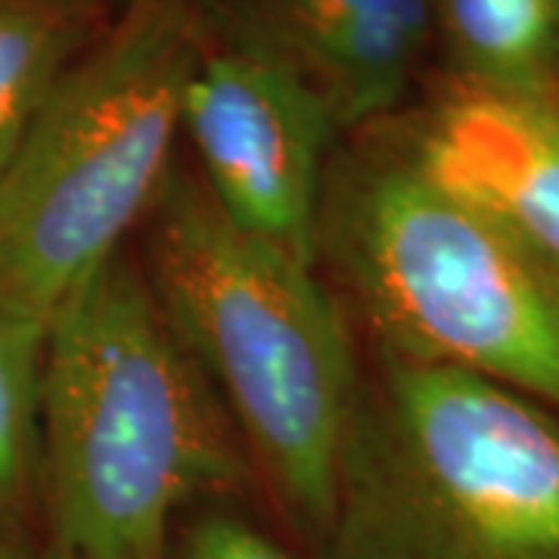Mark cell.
<instances>
[{
    "instance_id": "obj_1",
    "label": "cell",
    "mask_w": 559,
    "mask_h": 559,
    "mask_svg": "<svg viewBox=\"0 0 559 559\" xmlns=\"http://www.w3.org/2000/svg\"><path fill=\"white\" fill-rule=\"evenodd\" d=\"M252 466L209 382L119 252L44 333L40 488L62 559H171L180 516Z\"/></svg>"
},
{
    "instance_id": "obj_2",
    "label": "cell",
    "mask_w": 559,
    "mask_h": 559,
    "mask_svg": "<svg viewBox=\"0 0 559 559\" xmlns=\"http://www.w3.org/2000/svg\"><path fill=\"white\" fill-rule=\"evenodd\" d=\"M330 168L318 271L377 358L451 367L559 411V264L436 180L407 131H360Z\"/></svg>"
},
{
    "instance_id": "obj_3",
    "label": "cell",
    "mask_w": 559,
    "mask_h": 559,
    "mask_svg": "<svg viewBox=\"0 0 559 559\" xmlns=\"http://www.w3.org/2000/svg\"><path fill=\"white\" fill-rule=\"evenodd\" d=\"M138 261L249 466L320 540L364 377L336 293L318 264L240 230L178 168L143 218Z\"/></svg>"
},
{
    "instance_id": "obj_4",
    "label": "cell",
    "mask_w": 559,
    "mask_h": 559,
    "mask_svg": "<svg viewBox=\"0 0 559 559\" xmlns=\"http://www.w3.org/2000/svg\"><path fill=\"white\" fill-rule=\"evenodd\" d=\"M323 559H559V411L451 367L373 358Z\"/></svg>"
},
{
    "instance_id": "obj_5",
    "label": "cell",
    "mask_w": 559,
    "mask_h": 559,
    "mask_svg": "<svg viewBox=\"0 0 559 559\" xmlns=\"http://www.w3.org/2000/svg\"><path fill=\"white\" fill-rule=\"evenodd\" d=\"M205 40L202 0H128L66 72L0 175V311L47 330L124 252L175 171Z\"/></svg>"
},
{
    "instance_id": "obj_6",
    "label": "cell",
    "mask_w": 559,
    "mask_h": 559,
    "mask_svg": "<svg viewBox=\"0 0 559 559\" xmlns=\"http://www.w3.org/2000/svg\"><path fill=\"white\" fill-rule=\"evenodd\" d=\"M342 134L289 62L209 20L183 100V138L205 193L240 230L318 264L320 209Z\"/></svg>"
},
{
    "instance_id": "obj_7",
    "label": "cell",
    "mask_w": 559,
    "mask_h": 559,
    "mask_svg": "<svg viewBox=\"0 0 559 559\" xmlns=\"http://www.w3.org/2000/svg\"><path fill=\"white\" fill-rule=\"evenodd\" d=\"M209 20L286 60L345 134L385 124L436 50L432 0H202Z\"/></svg>"
},
{
    "instance_id": "obj_8",
    "label": "cell",
    "mask_w": 559,
    "mask_h": 559,
    "mask_svg": "<svg viewBox=\"0 0 559 559\" xmlns=\"http://www.w3.org/2000/svg\"><path fill=\"white\" fill-rule=\"evenodd\" d=\"M404 131L432 178L559 264V91L498 97L451 87Z\"/></svg>"
},
{
    "instance_id": "obj_9",
    "label": "cell",
    "mask_w": 559,
    "mask_h": 559,
    "mask_svg": "<svg viewBox=\"0 0 559 559\" xmlns=\"http://www.w3.org/2000/svg\"><path fill=\"white\" fill-rule=\"evenodd\" d=\"M451 87L498 97L559 91V0H432Z\"/></svg>"
},
{
    "instance_id": "obj_10",
    "label": "cell",
    "mask_w": 559,
    "mask_h": 559,
    "mask_svg": "<svg viewBox=\"0 0 559 559\" xmlns=\"http://www.w3.org/2000/svg\"><path fill=\"white\" fill-rule=\"evenodd\" d=\"M119 7V0H0V175L40 106Z\"/></svg>"
},
{
    "instance_id": "obj_11",
    "label": "cell",
    "mask_w": 559,
    "mask_h": 559,
    "mask_svg": "<svg viewBox=\"0 0 559 559\" xmlns=\"http://www.w3.org/2000/svg\"><path fill=\"white\" fill-rule=\"evenodd\" d=\"M44 326L0 311V525L20 516L40 485Z\"/></svg>"
},
{
    "instance_id": "obj_12",
    "label": "cell",
    "mask_w": 559,
    "mask_h": 559,
    "mask_svg": "<svg viewBox=\"0 0 559 559\" xmlns=\"http://www.w3.org/2000/svg\"><path fill=\"white\" fill-rule=\"evenodd\" d=\"M171 559H293L255 522L230 510H200L175 538Z\"/></svg>"
},
{
    "instance_id": "obj_13",
    "label": "cell",
    "mask_w": 559,
    "mask_h": 559,
    "mask_svg": "<svg viewBox=\"0 0 559 559\" xmlns=\"http://www.w3.org/2000/svg\"><path fill=\"white\" fill-rule=\"evenodd\" d=\"M0 559H62V557H57V554H53V550L47 547V550H44V554H38V557H20V554H0Z\"/></svg>"
},
{
    "instance_id": "obj_14",
    "label": "cell",
    "mask_w": 559,
    "mask_h": 559,
    "mask_svg": "<svg viewBox=\"0 0 559 559\" xmlns=\"http://www.w3.org/2000/svg\"><path fill=\"white\" fill-rule=\"evenodd\" d=\"M119 3H128V0H119Z\"/></svg>"
}]
</instances>
